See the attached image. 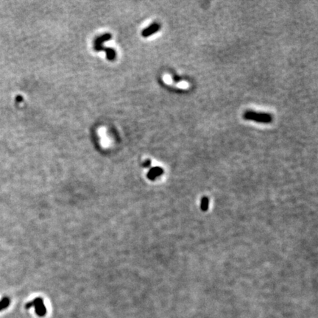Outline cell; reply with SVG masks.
<instances>
[{"label":"cell","instance_id":"obj_3","mask_svg":"<svg viewBox=\"0 0 318 318\" xmlns=\"http://www.w3.org/2000/svg\"><path fill=\"white\" fill-rule=\"evenodd\" d=\"M111 36L110 34H105L101 37H99V38L95 41V50H96L97 51H100V50H105V48L102 46V43L109 40V39H111Z\"/></svg>","mask_w":318,"mask_h":318},{"label":"cell","instance_id":"obj_6","mask_svg":"<svg viewBox=\"0 0 318 318\" xmlns=\"http://www.w3.org/2000/svg\"><path fill=\"white\" fill-rule=\"evenodd\" d=\"M10 299L8 298L5 297L0 300V311H2L3 309H7L10 305Z\"/></svg>","mask_w":318,"mask_h":318},{"label":"cell","instance_id":"obj_1","mask_svg":"<svg viewBox=\"0 0 318 318\" xmlns=\"http://www.w3.org/2000/svg\"><path fill=\"white\" fill-rule=\"evenodd\" d=\"M245 120L249 121H254L261 123H270L272 122V116L266 113H257L253 111H247L243 114Z\"/></svg>","mask_w":318,"mask_h":318},{"label":"cell","instance_id":"obj_8","mask_svg":"<svg viewBox=\"0 0 318 318\" xmlns=\"http://www.w3.org/2000/svg\"><path fill=\"white\" fill-rule=\"evenodd\" d=\"M208 200L207 198H204L202 201V208L203 209L206 210L208 208Z\"/></svg>","mask_w":318,"mask_h":318},{"label":"cell","instance_id":"obj_4","mask_svg":"<svg viewBox=\"0 0 318 318\" xmlns=\"http://www.w3.org/2000/svg\"><path fill=\"white\" fill-rule=\"evenodd\" d=\"M159 29H160V25L159 24H157V23H154V24L150 25V27H148L147 28H146L145 30L142 32V36H143L144 37L150 36V35L153 34V33H155L157 32V31H159Z\"/></svg>","mask_w":318,"mask_h":318},{"label":"cell","instance_id":"obj_5","mask_svg":"<svg viewBox=\"0 0 318 318\" xmlns=\"http://www.w3.org/2000/svg\"><path fill=\"white\" fill-rule=\"evenodd\" d=\"M163 174V169L160 167H153L147 173V177L150 180H155L157 177Z\"/></svg>","mask_w":318,"mask_h":318},{"label":"cell","instance_id":"obj_9","mask_svg":"<svg viewBox=\"0 0 318 318\" xmlns=\"http://www.w3.org/2000/svg\"><path fill=\"white\" fill-rule=\"evenodd\" d=\"M150 163H151V161H150V160H147V161H146L145 162L143 163V166L144 167H149Z\"/></svg>","mask_w":318,"mask_h":318},{"label":"cell","instance_id":"obj_2","mask_svg":"<svg viewBox=\"0 0 318 318\" xmlns=\"http://www.w3.org/2000/svg\"><path fill=\"white\" fill-rule=\"evenodd\" d=\"M31 307L35 308L36 315L39 317H44L46 314V309L44 303V300L42 298H35L32 302H29L26 304V309H30Z\"/></svg>","mask_w":318,"mask_h":318},{"label":"cell","instance_id":"obj_7","mask_svg":"<svg viewBox=\"0 0 318 318\" xmlns=\"http://www.w3.org/2000/svg\"><path fill=\"white\" fill-rule=\"evenodd\" d=\"M105 52H106V55L107 58H108V60H112L115 58V56H116V53H115V51L113 49L110 48H106L105 49Z\"/></svg>","mask_w":318,"mask_h":318}]
</instances>
